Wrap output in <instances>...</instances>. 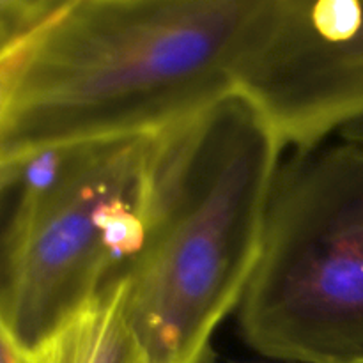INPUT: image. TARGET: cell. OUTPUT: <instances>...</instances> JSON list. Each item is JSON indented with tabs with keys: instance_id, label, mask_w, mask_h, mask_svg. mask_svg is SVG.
Returning a JSON list of instances; mask_svg holds the SVG:
<instances>
[{
	"instance_id": "9c48e42d",
	"label": "cell",
	"mask_w": 363,
	"mask_h": 363,
	"mask_svg": "<svg viewBox=\"0 0 363 363\" xmlns=\"http://www.w3.org/2000/svg\"><path fill=\"white\" fill-rule=\"evenodd\" d=\"M233 363H245V362H233Z\"/></svg>"
},
{
	"instance_id": "ba28073f",
	"label": "cell",
	"mask_w": 363,
	"mask_h": 363,
	"mask_svg": "<svg viewBox=\"0 0 363 363\" xmlns=\"http://www.w3.org/2000/svg\"><path fill=\"white\" fill-rule=\"evenodd\" d=\"M340 138L342 140H350V142H360L363 144V117L362 119L353 121L347 126H344L342 130L339 131Z\"/></svg>"
},
{
	"instance_id": "277c9868",
	"label": "cell",
	"mask_w": 363,
	"mask_h": 363,
	"mask_svg": "<svg viewBox=\"0 0 363 363\" xmlns=\"http://www.w3.org/2000/svg\"><path fill=\"white\" fill-rule=\"evenodd\" d=\"M156 135L69 145L55 183L4 211L0 330L35 351L123 280L145 241Z\"/></svg>"
},
{
	"instance_id": "6da1fadb",
	"label": "cell",
	"mask_w": 363,
	"mask_h": 363,
	"mask_svg": "<svg viewBox=\"0 0 363 363\" xmlns=\"http://www.w3.org/2000/svg\"><path fill=\"white\" fill-rule=\"evenodd\" d=\"M261 0H53L0 48V165L158 135L229 92Z\"/></svg>"
},
{
	"instance_id": "7a4b0ae2",
	"label": "cell",
	"mask_w": 363,
	"mask_h": 363,
	"mask_svg": "<svg viewBox=\"0 0 363 363\" xmlns=\"http://www.w3.org/2000/svg\"><path fill=\"white\" fill-rule=\"evenodd\" d=\"M282 142L233 91L156 135L144 247L124 277L128 321L149 363H215L262 248Z\"/></svg>"
},
{
	"instance_id": "52a82bcc",
	"label": "cell",
	"mask_w": 363,
	"mask_h": 363,
	"mask_svg": "<svg viewBox=\"0 0 363 363\" xmlns=\"http://www.w3.org/2000/svg\"><path fill=\"white\" fill-rule=\"evenodd\" d=\"M0 363H34V351L21 347L9 333L0 330Z\"/></svg>"
},
{
	"instance_id": "8992f818",
	"label": "cell",
	"mask_w": 363,
	"mask_h": 363,
	"mask_svg": "<svg viewBox=\"0 0 363 363\" xmlns=\"http://www.w3.org/2000/svg\"><path fill=\"white\" fill-rule=\"evenodd\" d=\"M34 363H149L124 308V280L99 293L48 342Z\"/></svg>"
},
{
	"instance_id": "5b68a950",
	"label": "cell",
	"mask_w": 363,
	"mask_h": 363,
	"mask_svg": "<svg viewBox=\"0 0 363 363\" xmlns=\"http://www.w3.org/2000/svg\"><path fill=\"white\" fill-rule=\"evenodd\" d=\"M234 85L294 151L362 119L363 0H261Z\"/></svg>"
},
{
	"instance_id": "3957f363",
	"label": "cell",
	"mask_w": 363,
	"mask_h": 363,
	"mask_svg": "<svg viewBox=\"0 0 363 363\" xmlns=\"http://www.w3.org/2000/svg\"><path fill=\"white\" fill-rule=\"evenodd\" d=\"M243 342L287 363H363V144L294 151L238 305Z\"/></svg>"
}]
</instances>
